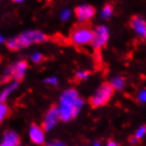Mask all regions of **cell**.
<instances>
[{
	"label": "cell",
	"mask_w": 146,
	"mask_h": 146,
	"mask_svg": "<svg viewBox=\"0 0 146 146\" xmlns=\"http://www.w3.org/2000/svg\"><path fill=\"white\" fill-rule=\"evenodd\" d=\"M83 105V100L80 98L75 89L67 90L60 98V107L58 108L59 120L69 122L77 115L80 107Z\"/></svg>",
	"instance_id": "cell-1"
},
{
	"label": "cell",
	"mask_w": 146,
	"mask_h": 146,
	"mask_svg": "<svg viewBox=\"0 0 146 146\" xmlns=\"http://www.w3.org/2000/svg\"><path fill=\"white\" fill-rule=\"evenodd\" d=\"M93 37H94V32L92 30V22L90 20H87L73 25L70 30L68 39L70 44L78 48L82 46L92 44Z\"/></svg>",
	"instance_id": "cell-2"
},
{
	"label": "cell",
	"mask_w": 146,
	"mask_h": 146,
	"mask_svg": "<svg viewBox=\"0 0 146 146\" xmlns=\"http://www.w3.org/2000/svg\"><path fill=\"white\" fill-rule=\"evenodd\" d=\"M114 92H115V90L112 88L110 83L105 82L100 86L94 94L89 98L88 103H89L90 107L93 109L105 106L109 103V101L114 94Z\"/></svg>",
	"instance_id": "cell-3"
},
{
	"label": "cell",
	"mask_w": 146,
	"mask_h": 146,
	"mask_svg": "<svg viewBox=\"0 0 146 146\" xmlns=\"http://www.w3.org/2000/svg\"><path fill=\"white\" fill-rule=\"evenodd\" d=\"M94 32V37H93V41H92V47L94 49L95 55H101V50L106 46L107 40H108V30L106 27L99 26Z\"/></svg>",
	"instance_id": "cell-4"
},
{
	"label": "cell",
	"mask_w": 146,
	"mask_h": 146,
	"mask_svg": "<svg viewBox=\"0 0 146 146\" xmlns=\"http://www.w3.org/2000/svg\"><path fill=\"white\" fill-rule=\"evenodd\" d=\"M28 67H29V65H28L27 60H20V62H16L15 65H12V66L9 67L7 70V73L11 75L12 78L17 84H19L25 78V72H26Z\"/></svg>",
	"instance_id": "cell-5"
},
{
	"label": "cell",
	"mask_w": 146,
	"mask_h": 146,
	"mask_svg": "<svg viewBox=\"0 0 146 146\" xmlns=\"http://www.w3.org/2000/svg\"><path fill=\"white\" fill-rule=\"evenodd\" d=\"M59 120V113H58V108L56 107V105H52L50 107V109L47 113V117L44 119V121L42 122V124L40 126L42 131H48L50 130L53 126H54L57 121Z\"/></svg>",
	"instance_id": "cell-6"
},
{
	"label": "cell",
	"mask_w": 146,
	"mask_h": 146,
	"mask_svg": "<svg viewBox=\"0 0 146 146\" xmlns=\"http://www.w3.org/2000/svg\"><path fill=\"white\" fill-rule=\"evenodd\" d=\"M21 35L29 46L31 44H40V42L51 40V37L46 35L40 31H28V32L21 34Z\"/></svg>",
	"instance_id": "cell-7"
},
{
	"label": "cell",
	"mask_w": 146,
	"mask_h": 146,
	"mask_svg": "<svg viewBox=\"0 0 146 146\" xmlns=\"http://www.w3.org/2000/svg\"><path fill=\"white\" fill-rule=\"evenodd\" d=\"M96 13V9L92 5H80L74 9V14L80 22L87 21L93 17Z\"/></svg>",
	"instance_id": "cell-8"
},
{
	"label": "cell",
	"mask_w": 146,
	"mask_h": 146,
	"mask_svg": "<svg viewBox=\"0 0 146 146\" xmlns=\"http://www.w3.org/2000/svg\"><path fill=\"white\" fill-rule=\"evenodd\" d=\"M129 26L130 28H132L133 30H135L138 33L142 34L143 39L145 38L146 36V23L145 20L139 16V15H135L130 18V21H129Z\"/></svg>",
	"instance_id": "cell-9"
},
{
	"label": "cell",
	"mask_w": 146,
	"mask_h": 146,
	"mask_svg": "<svg viewBox=\"0 0 146 146\" xmlns=\"http://www.w3.org/2000/svg\"><path fill=\"white\" fill-rule=\"evenodd\" d=\"M30 138L32 140V142L37 144V145H44V131L35 123H33L32 126H31V129H30Z\"/></svg>",
	"instance_id": "cell-10"
},
{
	"label": "cell",
	"mask_w": 146,
	"mask_h": 146,
	"mask_svg": "<svg viewBox=\"0 0 146 146\" xmlns=\"http://www.w3.org/2000/svg\"><path fill=\"white\" fill-rule=\"evenodd\" d=\"M20 142H21L20 137L13 130H7L4 133V144L9 146H19Z\"/></svg>",
	"instance_id": "cell-11"
},
{
	"label": "cell",
	"mask_w": 146,
	"mask_h": 146,
	"mask_svg": "<svg viewBox=\"0 0 146 146\" xmlns=\"http://www.w3.org/2000/svg\"><path fill=\"white\" fill-rule=\"evenodd\" d=\"M12 114L11 108L7 106L5 103H0V125L3 123V121L10 117Z\"/></svg>",
	"instance_id": "cell-12"
},
{
	"label": "cell",
	"mask_w": 146,
	"mask_h": 146,
	"mask_svg": "<svg viewBox=\"0 0 146 146\" xmlns=\"http://www.w3.org/2000/svg\"><path fill=\"white\" fill-rule=\"evenodd\" d=\"M124 83H125V78L124 77H115L111 80L110 85L112 86V88L114 90H122L123 87H124Z\"/></svg>",
	"instance_id": "cell-13"
},
{
	"label": "cell",
	"mask_w": 146,
	"mask_h": 146,
	"mask_svg": "<svg viewBox=\"0 0 146 146\" xmlns=\"http://www.w3.org/2000/svg\"><path fill=\"white\" fill-rule=\"evenodd\" d=\"M113 14V5L110 3H107L104 5L102 10V17L104 19H108Z\"/></svg>",
	"instance_id": "cell-14"
},
{
	"label": "cell",
	"mask_w": 146,
	"mask_h": 146,
	"mask_svg": "<svg viewBox=\"0 0 146 146\" xmlns=\"http://www.w3.org/2000/svg\"><path fill=\"white\" fill-rule=\"evenodd\" d=\"M5 46H7V48L10 50V51H18V50L21 49L18 44V41L16 40V38L5 41Z\"/></svg>",
	"instance_id": "cell-15"
},
{
	"label": "cell",
	"mask_w": 146,
	"mask_h": 146,
	"mask_svg": "<svg viewBox=\"0 0 146 146\" xmlns=\"http://www.w3.org/2000/svg\"><path fill=\"white\" fill-rule=\"evenodd\" d=\"M51 40H54L55 42H57L58 44H62V46H70V41L68 38H65V37L60 35V34H56L54 37H51Z\"/></svg>",
	"instance_id": "cell-16"
},
{
	"label": "cell",
	"mask_w": 146,
	"mask_h": 146,
	"mask_svg": "<svg viewBox=\"0 0 146 146\" xmlns=\"http://www.w3.org/2000/svg\"><path fill=\"white\" fill-rule=\"evenodd\" d=\"M90 74H91L90 71H83V72L76 73V74H75V76H74V78H73V82H74V83H76V84H78V83H80L82 80H86Z\"/></svg>",
	"instance_id": "cell-17"
},
{
	"label": "cell",
	"mask_w": 146,
	"mask_h": 146,
	"mask_svg": "<svg viewBox=\"0 0 146 146\" xmlns=\"http://www.w3.org/2000/svg\"><path fill=\"white\" fill-rule=\"evenodd\" d=\"M17 85H18L17 83H15V84H13L12 86H10L9 88H7V89H5V90H4V91L2 92L1 94H0V103H4L5 99H7V96H9V94H10V93H11V92L14 90L15 88L17 87Z\"/></svg>",
	"instance_id": "cell-18"
},
{
	"label": "cell",
	"mask_w": 146,
	"mask_h": 146,
	"mask_svg": "<svg viewBox=\"0 0 146 146\" xmlns=\"http://www.w3.org/2000/svg\"><path fill=\"white\" fill-rule=\"evenodd\" d=\"M44 60H47V57L44 55L40 54V53H35V54L32 56V62H35V64H41L44 62Z\"/></svg>",
	"instance_id": "cell-19"
},
{
	"label": "cell",
	"mask_w": 146,
	"mask_h": 146,
	"mask_svg": "<svg viewBox=\"0 0 146 146\" xmlns=\"http://www.w3.org/2000/svg\"><path fill=\"white\" fill-rule=\"evenodd\" d=\"M12 80H13V78H12L11 75H10V74H7V73H5L4 75L0 76V85L7 84V83H10Z\"/></svg>",
	"instance_id": "cell-20"
},
{
	"label": "cell",
	"mask_w": 146,
	"mask_h": 146,
	"mask_svg": "<svg viewBox=\"0 0 146 146\" xmlns=\"http://www.w3.org/2000/svg\"><path fill=\"white\" fill-rule=\"evenodd\" d=\"M145 130H146V127H145V125H143L142 127L140 128L139 130H138V131H137V133H135V138L137 140H141V138H142L143 135H145Z\"/></svg>",
	"instance_id": "cell-21"
},
{
	"label": "cell",
	"mask_w": 146,
	"mask_h": 146,
	"mask_svg": "<svg viewBox=\"0 0 146 146\" xmlns=\"http://www.w3.org/2000/svg\"><path fill=\"white\" fill-rule=\"evenodd\" d=\"M138 99L140 100V102H145V90L143 89L142 91L140 92V94H139V96H138Z\"/></svg>",
	"instance_id": "cell-22"
},
{
	"label": "cell",
	"mask_w": 146,
	"mask_h": 146,
	"mask_svg": "<svg viewBox=\"0 0 146 146\" xmlns=\"http://www.w3.org/2000/svg\"><path fill=\"white\" fill-rule=\"evenodd\" d=\"M44 82H46V83H49V84H57V78L51 77V78H47Z\"/></svg>",
	"instance_id": "cell-23"
},
{
	"label": "cell",
	"mask_w": 146,
	"mask_h": 146,
	"mask_svg": "<svg viewBox=\"0 0 146 146\" xmlns=\"http://www.w3.org/2000/svg\"><path fill=\"white\" fill-rule=\"evenodd\" d=\"M128 140H129V143H130V144H135V143L140 142L139 140L135 139V135H132V137H129V138H128Z\"/></svg>",
	"instance_id": "cell-24"
},
{
	"label": "cell",
	"mask_w": 146,
	"mask_h": 146,
	"mask_svg": "<svg viewBox=\"0 0 146 146\" xmlns=\"http://www.w3.org/2000/svg\"><path fill=\"white\" fill-rule=\"evenodd\" d=\"M107 146H120V144H117V142H114V141H112V140H110L109 142H108V144H107Z\"/></svg>",
	"instance_id": "cell-25"
},
{
	"label": "cell",
	"mask_w": 146,
	"mask_h": 146,
	"mask_svg": "<svg viewBox=\"0 0 146 146\" xmlns=\"http://www.w3.org/2000/svg\"><path fill=\"white\" fill-rule=\"evenodd\" d=\"M70 15V12L69 11H66L64 14H62V19H66V18H68V16Z\"/></svg>",
	"instance_id": "cell-26"
},
{
	"label": "cell",
	"mask_w": 146,
	"mask_h": 146,
	"mask_svg": "<svg viewBox=\"0 0 146 146\" xmlns=\"http://www.w3.org/2000/svg\"><path fill=\"white\" fill-rule=\"evenodd\" d=\"M0 42H3V37L0 36Z\"/></svg>",
	"instance_id": "cell-27"
},
{
	"label": "cell",
	"mask_w": 146,
	"mask_h": 146,
	"mask_svg": "<svg viewBox=\"0 0 146 146\" xmlns=\"http://www.w3.org/2000/svg\"><path fill=\"white\" fill-rule=\"evenodd\" d=\"M0 146H9V145H7V144H4V143H2V144H0Z\"/></svg>",
	"instance_id": "cell-28"
},
{
	"label": "cell",
	"mask_w": 146,
	"mask_h": 146,
	"mask_svg": "<svg viewBox=\"0 0 146 146\" xmlns=\"http://www.w3.org/2000/svg\"><path fill=\"white\" fill-rule=\"evenodd\" d=\"M47 146H55V145H54V143H51V144H49V145H47Z\"/></svg>",
	"instance_id": "cell-29"
},
{
	"label": "cell",
	"mask_w": 146,
	"mask_h": 146,
	"mask_svg": "<svg viewBox=\"0 0 146 146\" xmlns=\"http://www.w3.org/2000/svg\"><path fill=\"white\" fill-rule=\"evenodd\" d=\"M1 62H2V56L0 55V64H1Z\"/></svg>",
	"instance_id": "cell-30"
},
{
	"label": "cell",
	"mask_w": 146,
	"mask_h": 146,
	"mask_svg": "<svg viewBox=\"0 0 146 146\" xmlns=\"http://www.w3.org/2000/svg\"><path fill=\"white\" fill-rule=\"evenodd\" d=\"M95 146H100V145H99V143H96V144H95Z\"/></svg>",
	"instance_id": "cell-31"
}]
</instances>
